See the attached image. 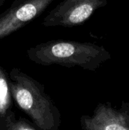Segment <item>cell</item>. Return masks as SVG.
<instances>
[{
    "instance_id": "obj_1",
    "label": "cell",
    "mask_w": 129,
    "mask_h": 130,
    "mask_svg": "<svg viewBox=\"0 0 129 130\" xmlns=\"http://www.w3.org/2000/svg\"><path fill=\"white\" fill-rule=\"evenodd\" d=\"M27 54L30 60L38 65H59L68 68L78 66L89 71H96L111 59V54L103 46L65 40L39 43L27 50Z\"/></svg>"
},
{
    "instance_id": "obj_2",
    "label": "cell",
    "mask_w": 129,
    "mask_h": 130,
    "mask_svg": "<svg viewBox=\"0 0 129 130\" xmlns=\"http://www.w3.org/2000/svg\"><path fill=\"white\" fill-rule=\"evenodd\" d=\"M12 99L38 130H59L61 113L46 93L44 86L17 68L8 74Z\"/></svg>"
},
{
    "instance_id": "obj_3",
    "label": "cell",
    "mask_w": 129,
    "mask_h": 130,
    "mask_svg": "<svg viewBox=\"0 0 129 130\" xmlns=\"http://www.w3.org/2000/svg\"><path fill=\"white\" fill-rule=\"evenodd\" d=\"M109 0H62L44 18V27H72L88 20L99 8L106 6Z\"/></svg>"
},
{
    "instance_id": "obj_4",
    "label": "cell",
    "mask_w": 129,
    "mask_h": 130,
    "mask_svg": "<svg viewBox=\"0 0 129 130\" xmlns=\"http://www.w3.org/2000/svg\"><path fill=\"white\" fill-rule=\"evenodd\" d=\"M54 0H14L0 14V40L17 31L41 15Z\"/></svg>"
},
{
    "instance_id": "obj_5",
    "label": "cell",
    "mask_w": 129,
    "mask_h": 130,
    "mask_svg": "<svg viewBox=\"0 0 129 130\" xmlns=\"http://www.w3.org/2000/svg\"><path fill=\"white\" fill-rule=\"evenodd\" d=\"M80 123L83 130H129V102L122 101L119 108L99 104L91 116H81Z\"/></svg>"
},
{
    "instance_id": "obj_6",
    "label": "cell",
    "mask_w": 129,
    "mask_h": 130,
    "mask_svg": "<svg viewBox=\"0 0 129 130\" xmlns=\"http://www.w3.org/2000/svg\"><path fill=\"white\" fill-rule=\"evenodd\" d=\"M12 100L8 75L0 66V120L11 110Z\"/></svg>"
},
{
    "instance_id": "obj_7",
    "label": "cell",
    "mask_w": 129,
    "mask_h": 130,
    "mask_svg": "<svg viewBox=\"0 0 129 130\" xmlns=\"http://www.w3.org/2000/svg\"><path fill=\"white\" fill-rule=\"evenodd\" d=\"M0 130H38L28 120L19 117L17 119L14 111L11 110L0 120Z\"/></svg>"
},
{
    "instance_id": "obj_8",
    "label": "cell",
    "mask_w": 129,
    "mask_h": 130,
    "mask_svg": "<svg viewBox=\"0 0 129 130\" xmlns=\"http://www.w3.org/2000/svg\"><path fill=\"white\" fill-rule=\"evenodd\" d=\"M6 0H0V8L2 7V5H4V3L5 2Z\"/></svg>"
}]
</instances>
